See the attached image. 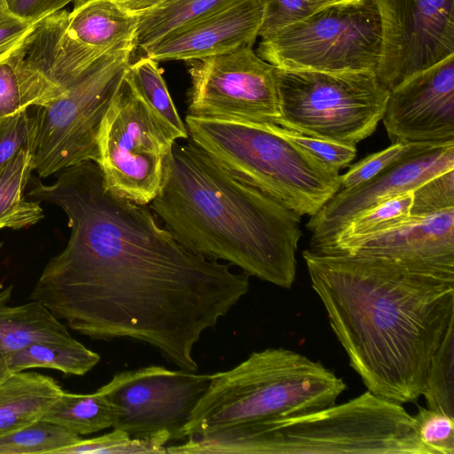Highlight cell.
Wrapping results in <instances>:
<instances>
[{
  "instance_id": "27",
  "label": "cell",
  "mask_w": 454,
  "mask_h": 454,
  "mask_svg": "<svg viewBox=\"0 0 454 454\" xmlns=\"http://www.w3.org/2000/svg\"><path fill=\"white\" fill-rule=\"evenodd\" d=\"M421 395L428 409L454 417V323L430 361Z\"/></svg>"
},
{
  "instance_id": "36",
  "label": "cell",
  "mask_w": 454,
  "mask_h": 454,
  "mask_svg": "<svg viewBox=\"0 0 454 454\" xmlns=\"http://www.w3.org/2000/svg\"><path fill=\"white\" fill-rule=\"evenodd\" d=\"M70 2L73 0H4L7 12L31 24L60 11Z\"/></svg>"
},
{
  "instance_id": "10",
  "label": "cell",
  "mask_w": 454,
  "mask_h": 454,
  "mask_svg": "<svg viewBox=\"0 0 454 454\" xmlns=\"http://www.w3.org/2000/svg\"><path fill=\"white\" fill-rule=\"evenodd\" d=\"M133 49L108 52L93 67L44 106L36 107L32 147L39 178L98 158L103 117L131 61Z\"/></svg>"
},
{
  "instance_id": "32",
  "label": "cell",
  "mask_w": 454,
  "mask_h": 454,
  "mask_svg": "<svg viewBox=\"0 0 454 454\" xmlns=\"http://www.w3.org/2000/svg\"><path fill=\"white\" fill-rule=\"evenodd\" d=\"M262 8L258 36L267 38L321 9L313 0H260Z\"/></svg>"
},
{
  "instance_id": "7",
  "label": "cell",
  "mask_w": 454,
  "mask_h": 454,
  "mask_svg": "<svg viewBox=\"0 0 454 454\" xmlns=\"http://www.w3.org/2000/svg\"><path fill=\"white\" fill-rule=\"evenodd\" d=\"M278 125L355 145L382 120L389 90L374 72H321L275 67Z\"/></svg>"
},
{
  "instance_id": "5",
  "label": "cell",
  "mask_w": 454,
  "mask_h": 454,
  "mask_svg": "<svg viewBox=\"0 0 454 454\" xmlns=\"http://www.w3.org/2000/svg\"><path fill=\"white\" fill-rule=\"evenodd\" d=\"M346 384L320 362L283 348L254 351L211 382L183 431V441L216 430L317 411L336 403Z\"/></svg>"
},
{
  "instance_id": "4",
  "label": "cell",
  "mask_w": 454,
  "mask_h": 454,
  "mask_svg": "<svg viewBox=\"0 0 454 454\" xmlns=\"http://www.w3.org/2000/svg\"><path fill=\"white\" fill-rule=\"evenodd\" d=\"M188 454H430L413 416L369 390L317 411L227 427L192 437Z\"/></svg>"
},
{
  "instance_id": "2",
  "label": "cell",
  "mask_w": 454,
  "mask_h": 454,
  "mask_svg": "<svg viewBox=\"0 0 454 454\" xmlns=\"http://www.w3.org/2000/svg\"><path fill=\"white\" fill-rule=\"evenodd\" d=\"M302 256L331 328L367 389L401 404L416 402L454 323V281L379 257L309 249Z\"/></svg>"
},
{
  "instance_id": "9",
  "label": "cell",
  "mask_w": 454,
  "mask_h": 454,
  "mask_svg": "<svg viewBox=\"0 0 454 454\" xmlns=\"http://www.w3.org/2000/svg\"><path fill=\"white\" fill-rule=\"evenodd\" d=\"M177 139L135 89L127 70L97 138L96 163L106 189L149 205L160 190L165 165Z\"/></svg>"
},
{
  "instance_id": "43",
  "label": "cell",
  "mask_w": 454,
  "mask_h": 454,
  "mask_svg": "<svg viewBox=\"0 0 454 454\" xmlns=\"http://www.w3.org/2000/svg\"><path fill=\"white\" fill-rule=\"evenodd\" d=\"M1 118V117H0Z\"/></svg>"
},
{
  "instance_id": "34",
  "label": "cell",
  "mask_w": 454,
  "mask_h": 454,
  "mask_svg": "<svg viewBox=\"0 0 454 454\" xmlns=\"http://www.w3.org/2000/svg\"><path fill=\"white\" fill-rule=\"evenodd\" d=\"M36 129V116L27 111L0 118V168L20 149L32 151Z\"/></svg>"
},
{
  "instance_id": "8",
  "label": "cell",
  "mask_w": 454,
  "mask_h": 454,
  "mask_svg": "<svg viewBox=\"0 0 454 454\" xmlns=\"http://www.w3.org/2000/svg\"><path fill=\"white\" fill-rule=\"evenodd\" d=\"M257 55L278 68L376 73L381 55V23L373 0L323 7L262 38Z\"/></svg>"
},
{
  "instance_id": "31",
  "label": "cell",
  "mask_w": 454,
  "mask_h": 454,
  "mask_svg": "<svg viewBox=\"0 0 454 454\" xmlns=\"http://www.w3.org/2000/svg\"><path fill=\"white\" fill-rule=\"evenodd\" d=\"M454 209V169L441 173L412 191L411 215Z\"/></svg>"
},
{
  "instance_id": "25",
  "label": "cell",
  "mask_w": 454,
  "mask_h": 454,
  "mask_svg": "<svg viewBox=\"0 0 454 454\" xmlns=\"http://www.w3.org/2000/svg\"><path fill=\"white\" fill-rule=\"evenodd\" d=\"M412 192L394 196L354 217L335 237L326 254H351L371 237L411 215Z\"/></svg>"
},
{
  "instance_id": "1",
  "label": "cell",
  "mask_w": 454,
  "mask_h": 454,
  "mask_svg": "<svg viewBox=\"0 0 454 454\" xmlns=\"http://www.w3.org/2000/svg\"><path fill=\"white\" fill-rule=\"evenodd\" d=\"M28 188L30 200L59 206L71 229L29 299L90 339L146 343L197 372L196 343L247 294L249 277L189 251L148 205L107 190L92 160L50 184L31 177Z\"/></svg>"
},
{
  "instance_id": "16",
  "label": "cell",
  "mask_w": 454,
  "mask_h": 454,
  "mask_svg": "<svg viewBox=\"0 0 454 454\" xmlns=\"http://www.w3.org/2000/svg\"><path fill=\"white\" fill-rule=\"evenodd\" d=\"M348 254L386 259L411 270L454 281V209L410 215Z\"/></svg>"
},
{
  "instance_id": "14",
  "label": "cell",
  "mask_w": 454,
  "mask_h": 454,
  "mask_svg": "<svg viewBox=\"0 0 454 454\" xmlns=\"http://www.w3.org/2000/svg\"><path fill=\"white\" fill-rule=\"evenodd\" d=\"M454 169V143H418L408 153L366 183L340 189L307 223L309 250L326 254L337 234L356 215L399 194L412 192L428 179Z\"/></svg>"
},
{
  "instance_id": "23",
  "label": "cell",
  "mask_w": 454,
  "mask_h": 454,
  "mask_svg": "<svg viewBox=\"0 0 454 454\" xmlns=\"http://www.w3.org/2000/svg\"><path fill=\"white\" fill-rule=\"evenodd\" d=\"M11 372L49 368L82 376L95 367L100 356L76 340L73 343L35 342L6 356Z\"/></svg>"
},
{
  "instance_id": "42",
  "label": "cell",
  "mask_w": 454,
  "mask_h": 454,
  "mask_svg": "<svg viewBox=\"0 0 454 454\" xmlns=\"http://www.w3.org/2000/svg\"><path fill=\"white\" fill-rule=\"evenodd\" d=\"M6 10L4 0H0V13Z\"/></svg>"
},
{
  "instance_id": "19",
  "label": "cell",
  "mask_w": 454,
  "mask_h": 454,
  "mask_svg": "<svg viewBox=\"0 0 454 454\" xmlns=\"http://www.w3.org/2000/svg\"><path fill=\"white\" fill-rule=\"evenodd\" d=\"M12 285L0 292V352L6 356L35 342L73 343L76 340L43 304L30 301L10 306Z\"/></svg>"
},
{
  "instance_id": "39",
  "label": "cell",
  "mask_w": 454,
  "mask_h": 454,
  "mask_svg": "<svg viewBox=\"0 0 454 454\" xmlns=\"http://www.w3.org/2000/svg\"><path fill=\"white\" fill-rule=\"evenodd\" d=\"M11 373L7 364L6 356L0 352V382L7 378Z\"/></svg>"
},
{
  "instance_id": "28",
  "label": "cell",
  "mask_w": 454,
  "mask_h": 454,
  "mask_svg": "<svg viewBox=\"0 0 454 454\" xmlns=\"http://www.w3.org/2000/svg\"><path fill=\"white\" fill-rule=\"evenodd\" d=\"M82 438L62 427L37 420L0 436V454H58Z\"/></svg>"
},
{
  "instance_id": "40",
  "label": "cell",
  "mask_w": 454,
  "mask_h": 454,
  "mask_svg": "<svg viewBox=\"0 0 454 454\" xmlns=\"http://www.w3.org/2000/svg\"><path fill=\"white\" fill-rule=\"evenodd\" d=\"M315 3H317L320 7H325L329 5H333L337 4H341L345 2H348L351 0H313Z\"/></svg>"
},
{
  "instance_id": "20",
  "label": "cell",
  "mask_w": 454,
  "mask_h": 454,
  "mask_svg": "<svg viewBox=\"0 0 454 454\" xmlns=\"http://www.w3.org/2000/svg\"><path fill=\"white\" fill-rule=\"evenodd\" d=\"M63 391L49 376L11 373L0 382V436L40 420Z\"/></svg>"
},
{
  "instance_id": "38",
  "label": "cell",
  "mask_w": 454,
  "mask_h": 454,
  "mask_svg": "<svg viewBox=\"0 0 454 454\" xmlns=\"http://www.w3.org/2000/svg\"><path fill=\"white\" fill-rule=\"evenodd\" d=\"M121 4L125 7L128 11L139 13L142 12L163 0H118Z\"/></svg>"
},
{
  "instance_id": "37",
  "label": "cell",
  "mask_w": 454,
  "mask_h": 454,
  "mask_svg": "<svg viewBox=\"0 0 454 454\" xmlns=\"http://www.w3.org/2000/svg\"><path fill=\"white\" fill-rule=\"evenodd\" d=\"M32 26L6 10L0 13V60L21 42Z\"/></svg>"
},
{
  "instance_id": "3",
  "label": "cell",
  "mask_w": 454,
  "mask_h": 454,
  "mask_svg": "<svg viewBox=\"0 0 454 454\" xmlns=\"http://www.w3.org/2000/svg\"><path fill=\"white\" fill-rule=\"evenodd\" d=\"M189 251L282 288L295 279L301 215L232 175L192 141L175 143L148 205Z\"/></svg>"
},
{
  "instance_id": "35",
  "label": "cell",
  "mask_w": 454,
  "mask_h": 454,
  "mask_svg": "<svg viewBox=\"0 0 454 454\" xmlns=\"http://www.w3.org/2000/svg\"><path fill=\"white\" fill-rule=\"evenodd\" d=\"M416 144L394 143L384 150L366 156L340 175V189H350L366 183L408 153Z\"/></svg>"
},
{
  "instance_id": "26",
  "label": "cell",
  "mask_w": 454,
  "mask_h": 454,
  "mask_svg": "<svg viewBox=\"0 0 454 454\" xmlns=\"http://www.w3.org/2000/svg\"><path fill=\"white\" fill-rule=\"evenodd\" d=\"M158 63L142 55L135 62L130 61L128 75L140 96L169 126L178 139L188 138L185 123L177 113Z\"/></svg>"
},
{
  "instance_id": "33",
  "label": "cell",
  "mask_w": 454,
  "mask_h": 454,
  "mask_svg": "<svg viewBox=\"0 0 454 454\" xmlns=\"http://www.w3.org/2000/svg\"><path fill=\"white\" fill-rule=\"evenodd\" d=\"M278 129L287 139L333 172L339 173L356 155V147L355 145H348L309 137L279 125Z\"/></svg>"
},
{
  "instance_id": "18",
  "label": "cell",
  "mask_w": 454,
  "mask_h": 454,
  "mask_svg": "<svg viewBox=\"0 0 454 454\" xmlns=\"http://www.w3.org/2000/svg\"><path fill=\"white\" fill-rule=\"evenodd\" d=\"M138 14L118 0H89L67 16V34L77 42L100 50L134 48Z\"/></svg>"
},
{
  "instance_id": "22",
  "label": "cell",
  "mask_w": 454,
  "mask_h": 454,
  "mask_svg": "<svg viewBox=\"0 0 454 454\" xmlns=\"http://www.w3.org/2000/svg\"><path fill=\"white\" fill-rule=\"evenodd\" d=\"M239 0H163L137 13L135 50L153 43L170 32L201 20Z\"/></svg>"
},
{
  "instance_id": "30",
  "label": "cell",
  "mask_w": 454,
  "mask_h": 454,
  "mask_svg": "<svg viewBox=\"0 0 454 454\" xmlns=\"http://www.w3.org/2000/svg\"><path fill=\"white\" fill-rule=\"evenodd\" d=\"M413 419L419 438L430 454H454V417L419 407Z\"/></svg>"
},
{
  "instance_id": "24",
  "label": "cell",
  "mask_w": 454,
  "mask_h": 454,
  "mask_svg": "<svg viewBox=\"0 0 454 454\" xmlns=\"http://www.w3.org/2000/svg\"><path fill=\"white\" fill-rule=\"evenodd\" d=\"M114 419L112 404L97 390L86 395L63 391L41 419L77 435L110 428Z\"/></svg>"
},
{
  "instance_id": "17",
  "label": "cell",
  "mask_w": 454,
  "mask_h": 454,
  "mask_svg": "<svg viewBox=\"0 0 454 454\" xmlns=\"http://www.w3.org/2000/svg\"><path fill=\"white\" fill-rule=\"evenodd\" d=\"M262 14L260 0H239L170 32L139 51L158 62L190 61L253 47Z\"/></svg>"
},
{
  "instance_id": "41",
  "label": "cell",
  "mask_w": 454,
  "mask_h": 454,
  "mask_svg": "<svg viewBox=\"0 0 454 454\" xmlns=\"http://www.w3.org/2000/svg\"><path fill=\"white\" fill-rule=\"evenodd\" d=\"M89 0H73V4L74 6H79L84 3H86Z\"/></svg>"
},
{
  "instance_id": "21",
  "label": "cell",
  "mask_w": 454,
  "mask_h": 454,
  "mask_svg": "<svg viewBox=\"0 0 454 454\" xmlns=\"http://www.w3.org/2000/svg\"><path fill=\"white\" fill-rule=\"evenodd\" d=\"M34 171L30 148L20 149L0 168V230H20L40 222V202L27 200L24 192Z\"/></svg>"
},
{
  "instance_id": "6",
  "label": "cell",
  "mask_w": 454,
  "mask_h": 454,
  "mask_svg": "<svg viewBox=\"0 0 454 454\" xmlns=\"http://www.w3.org/2000/svg\"><path fill=\"white\" fill-rule=\"evenodd\" d=\"M191 141L232 175L299 215H314L340 189L333 172L282 135L277 124L186 114Z\"/></svg>"
},
{
  "instance_id": "12",
  "label": "cell",
  "mask_w": 454,
  "mask_h": 454,
  "mask_svg": "<svg viewBox=\"0 0 454 454\" xmlns=\"http://www.w3.org/2000/svg\"><path fill=\"white\" fill-rule=\"evenodd\" d=\"M186 62L191 77L187 114L278 125L275 67L253 47Z\"/></svg>"
},
{
  "instance_id": "11",
  "label": "cell",
  "mask_w": 454,
  "mask_h": 454,
  "mask_svg": "<svg viewBox=\"0 0 454 454\" xmlns=\"http://www.w3.org/2000/svg\"><path fill=\"white\" fill-rule=\"evenodd\" d=\"M211 374L150 365L115 373L97 391L112 404V428L133 438L168 435L183 441V431L207 392Z\"/></svg>"
},
{
  "instance_id": "29",
  "label": "cell",
  "mask_w": 454,
  "mask_h": 454,
  "mask_svg": "<svg viewBox=\"0 0 454 454\" xmlns=\"http://www.w3.org/2000/svg\"><path fill=\"white\" fill-rule=\"evenodd\" d=\"M166 434L145 438H133L127 432L113 428V431L91 439L80 442L62 449L58 454H138L167 453L166 444L170 442Z\"/></svg>"
},
{
  "instance_id": "13",
  "label": "cell",
  "mask_w": 454,
  "mask_h": 454,
  "mask_svg": "<svg viewBox=\"0 0 454 454\" xmlns=\"http://www.w3.org/2000/svg\"><path fill=\"white\" fill-rule=\"evenodd\" d=\"M381 23L376 71L390 91L454 55V0H373Z\"/></svg>"
},
{
  "instance_id": "15",
  "label": "cell",
  "mask_w": 454,
  "mask_h": 454,
  "mask_svg": "<svg viewBox=\"0 0 454 454\" xmlns=\"http://www.w3.org/2000/svg\"><path fill=\"white\" fill-rule=\"evenodd\" d=\"M382 121L394 143H454V55L389 91Z\"/></svg>"
}]
</instances>
